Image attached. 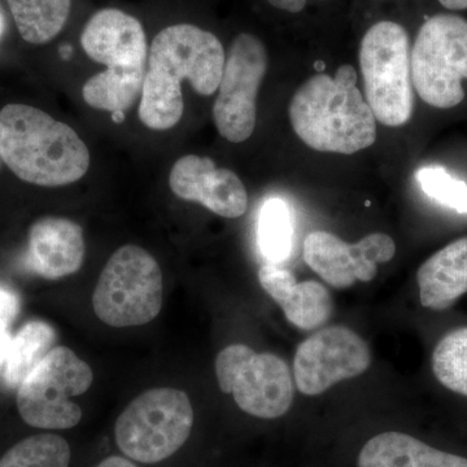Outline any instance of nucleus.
I'll use <instances>...</instances> for the list:
<instances>
[{
  "label": "nucleus",
  "mask_w": 467,
  "mask_h": 467,
  "mask_svg": "<svg viewBox=\"0 0 467 467\" xmlns=\"http://www.w3.org/2000/svg\"><path fill=\"white\" fill-rule=\"evenodd\" d=\"M226 55L214 34L190 24L165 27L150 43L140 119L152 130H168L181 121L184 104L181 79L202 97L214 94Z\"/></svg>",
  "instance_id": "nucleus-1"
},
{
  "label": "nucleus",
  "mask_w": 467,
  "mask_h": 467,
  "mask_svg": "<svg viewBox=\"0 0 467 467\" xmlns=\"http://www.w3.org/2000/svg\"><path fill=\"white\" fill-rule=\"evenodd\" d=\"M356 82L355 67L344 64L334 78L319 73L295 92L288 116L310 149L352 155L376 142L377 119Z\"/></svg>",
  "instance_id": "nucleus-2"
},
{
  "label": "nucleus",
  "mask_w": 467,
  "mask_h": 467,
  "mask_svg": "<svg viewBox=\"0 0 467 467\" xmlns=\"http://www.w3.org/2000/svg\"><path fill=\"white\" fill-rule=\"evenodd\" d=\"M0 158L20 180L43 187L75 183L90 167V152L70 126L18 103L0 110Z\"/></svg>",
  "instance_id": "nucleus-3"
},
{
  "label": "nucleus",
  "mask_w": 467,
  "mask_h": 467,
  "mask_svg": "<svg viewBox=\"0 0 467 467\" xmlns=\"http://www.w3.org/2000/svg\"><path fill=\"white\" fill-rule=\"evenodd\" d=\"M410 41L407 30L380 21L368 30L359 47L367 101L380 124L402 126L413 115Z\"/></svg>",
  "instance_id": "nucleus-4"
},
{
  "label": "nucleus",
  "mask_w": 467,
  "mask_h": 467,
  "mask_svg": "<svg viewBox=\"0 0 467 467\" xmlns=\"http://www.w3.org/2000/svg\"><path fill=\"white\" fill-rule=\"evenodd\" d=\"M162 291L158 261L144 248L128 244L104 266L92 306L98 318L112 327L146 325L161 310Z\"/></svg>",
  "instance_id": "nucleus-5"
},
{
  "label": "nucleus",
  "mask_w": 467,
  "mask_h": 467,
  "mask_svg": "<svg viewBox=\"0 0 467 467\" xmlns=\"http://www.w3.org/2000/svg\"><path fill=\"white\" fill-rule=\"evenodd\" d=\"M189 396L174 389H153L138 396L116 422L117 445L131 460L156 463L180 450L192 434Z\"/></svg>",
  "instance_id": "nucleus-6"
},
{
  "label": "nucleus",
  "mask_w": 467,
  "mask_h": 467,
  "mask_svg": "<svg viewBox=\"0 0 467 467\" xmlns=\"http://www.w3.org/2000/svg\"><path fill=\"white\" fill-rule=\"evenodd\" d=\"M411 78L420 99L448 109L465 98L467 78V21L454 15L429 18L411 50Z\"/></svg>",
  "instance_id": "nucleus-7"
},
{
  "label": "nucleus",
  "mask_w": 467,
  "mask_h": 467,
  "mask_svg": "<svg viewBox=\"0 0 467 467\" xmlns=\"http://www.w3.org/2000/svg\"><path fill=\"white\" fill-rule=\"evenodd\" d=\"M92 380L91 368L72 349L55 347L18 386L20 416L38 429H72L82 410L70 398L88 391Z\"/></svg>",
  "instance_id": "nucleus-8"
},
{
  "label": "nucleus",
  "mask_w": 467,
  "mask_h": 467,
  "mask_svg": "<svg viewBox=\"0 0 467 467\" xmlns=\"http://www.w3.org/2000/svg\"><path fill=\"white\" fill-rule=\"evenodd\" d=\"M216 376L221 391L232 393L236 405L254 417H282L294 401L290 368L273 353H256L244 344H233L218 353Z\"/></svg>",
  "instance_id": "nucleus-9"
},
{
  "label": "nucleus",
  "mask_w": 467,
  "mask_h": 467,
  "mask_svg": "<svg viewBox=\"0 0 467 467\" xmlns=\"http://www.w3.org/2000/svg\"><path fill=\"white\" fill-rule=\"evenodd\" d=\"M267 63L265 46L257 36L242 33L234 39L213 106L218 133L229 142L242 143L254 134L257 94Z\"/></svg>",
  "instance_id": "nucleus-10"
},
{
  "label": "nucleus",
  "mask_w": 467,
  "mask_h": 467,
  "mask_svg": "<svg viewBox=\"0 0 467 467\" xmlns=\"http://www.w3.org/2000/svg\"><path fill=\"white\" fill-rule=\"evenodd\" d=\"M370 364V349L364 339L344 326H331L297 347L295 383L304 395H321L337 382L361 376Z\"/></svg>",
  "instance_id": "nucleus-11"
},
{
  "label": "nucleus",
  "mask_w": 467,
  "mask_h": 467,
  "mask_svg": "<svg viewBox=\"0 0 467 467\" xmlns=\"http://www.w3.org/2000/svg\"><path fill=\"white\" fill-rule=\"evenodd\" d=\"M395 254V242L382 233L368 234L356 244H349L334 234L313 232L304 242V260L335 288L373 281L378 264L389 263Z\"/></svg>",
  "instance_id": "nucleus-12"
},
{
  "label": "nucleus",
  "mask_w": 467,
  "mask_h": 467,
  "mask_svg": "<svg viewBox=\"0 0 467 467\" xmlns=\"http://www.w3.org/2000/svg\"><path fill=\"white\" fill-rule=\"evenodd\" d=\"M81 46L91 60L109 67V75L144 81L149 47L138 18L119 9H101L86 24Z\"/></svg>",
  "instance_id": "nucleus-13"
},
{
  "label": "nucleus",
  "mask_w": 467,
  "mask_h": 467,
  "mask_svg": "<svg viewBox=\"0 0 467 467\" xmlns=\"http://www.w3.org/2000/svg\"><path fill=\"white\" fill-rule=\"evenodd\" d=\"M175 196L201 202L225 218H238L248 208V193L241 178L229 169L216 168L213 160L187 155L178 160L169 175Z\"/></svg>",
  "instance_id": "nucleus-14"
},
{
  "label": "nucleus",
  "mask_w": 467,
  "mask_h": 467,
  "mask_svg": "<svg viewBox=\"0 0 467 467\" xmlns=\"http://www.w3.org/2000/svg\"><path fill=\"white\" fill-rule=\"evenodd\" d=\"M85 259L82 227L67 218L46 217L29 232L27 265L47 279L63 278L81 269Z\"/></svg>",
  "instance_id": "nucleus-15"
},
{
  "label": "nucleus",
  "mask_w": 467,
  "mask_h": 467,
  "mask_svg": "<svg viewBox=\"0 0 467 467\" xmlns=\"http://www.w3.org/2000/svg\"><path fill=\"white\" fill-rule=\"evenodd\" d=\"M417 281L425 308H450L467 292V238L451 243L425 261Z\"/></svg>",
  "instance_id": "nucleus-16"
},
{
  "label": "nucleus",
  "mask_w": 467,
  "mask_h": 467,
  "mask_svg": "<svg viewBox=\"0 0 467 467\" xmlns=\"http://www.w3.org/2000/svg\"><path fill=\"white\" fill-rule=\"evenodd\" d=\"M358 467H467V459L435 450L410 435L384 432L364 445Z\"/></svg>",
  "instance_id": "nucleus-17"
},
{
  "label": "nucleus",
  "mask_w": 467,
  "mask_h": 467,
  "mask_svg": "<svg viewBox=\"0 0 467 467\" xmlns=\"http://www.w3.org/2000/svg\"><path fill=\"white\" fill-rule=\"evenodd\" d=\"M24 41L45 45L57 36L69 18L72 0H7Z\"/></svg>",
  "instance_id": "nucleus-18"
},
{
  "label": "nucleus",
  "mask_w": 467,
  "mask_h": 467,
  "mask_svg": "<svg viewBox=\"0 0 467 467\" xmlns=\"http://www.w3.org/2000/svg\"><path fill=\"white\" fill-rule=\"evenodd\" d=\"M57 333L52 326L43 321L24 325L16 337H12L5 358V380L11 389L20 386L34 368L52 349Z\"/></svg>",
  "instance_id": "nucleus-19"
},
{
  "label": "nucleus",
  "mask_w": 467,
  "mask_h": 467,
  "mask_svg": "<svg viewBox=\"0 0 467 467\" xmlns=\"http://www.w3.org/2000/svg\"><path fill=\"white\" fill-rule=\"evenodd\" d=\"M279 306L288 322L306 331L316 330L326 324L334 309L330 292L316 281L295 285Z\"/></svg>",
  "instance_id": "nucleus-20"
},
{
  "label": "nucleus",
  "mask_w": 467,
  "mask_h": 467,
  "mask_svg": "<svg viewBox=\"0 0 467 467\" xmlns=\"http://www.w3.org/2000/svg\"><path fill=\"white\" fill-rule=\"evenodd\" d=\"M70 448L57 435L30 436L0 459V467H67Z\"/></svg>",
  "instance_id": "nucleus-21"
},
{
  "label": "nucleus",
  "mask_w": 467,
  "mask_h": 467,
  "mask_svg": "<svg viewBox=\"0 0 467 467\" xmlns=\"http://www.w3.org/2000/svg\"><path fill=\"white\" fill-rule=\"evenodd\" d=\"M432 370L442 386L467 396V327L442 337L432 355Z\"/></svg>",
  "instance_id": "nucleus-22"
},
{
  "label": "nucleus",
  "mask_w": 467,
  "mask_h": 467,
  "mask_svg": "<svg viewBox=\"0 0 467 467\" xmlns=\"http://www.w3.org/2000/svg\"><path fill=\"white\" fill-rule=\"evenodd\" d=\"M290 209L281 199H270L261 209L259 244L267 260L279 263L287 259L292 244Z\"/></svg>",
  "instance_id": "nucleus-23"
},
{
  "label": "nucleus",
  "mask_w": 467,
  "mask_h": 467,
  "mask_svg": "<svg viewBox=\"0 0 467 467\" xmlns=\"http://www.w3.org/2000/svg\"><path fill=\"white\" fill-rule=\"evenodd\" d=\"M423 192L439 204L467 214V184L448 173L444 168L426 167L416 174Z\"/></svg>",
  "instance_id": "nucleus-24"
},
{
  "label": "nucleus",
  "mask_w": 467,
  "mask_h": 467,
  "mask_svg": "<svg viewBox=\"0 0 467 467\" xmlns=\"http://www.w3.org/2000/svg\"><path fill=\"white\" fill-rule=\"evenodd\" d=\"M259 281L261 287L278 304L284 300L288 291L297 284L296 279L288 270L281 269V267L272 265V264L260 267Z\"/></svg>",
  "instance_id": "nucleus-25"
},
{
  "label": "nucleus",
  "mask_w": 467,
  "mask_h": 467,
  "mask_svg": "<svg viewBox=\"0 0 467 467\" xmlns=\"http://www.w3.org/2000/svg\"><path fill=\"white\" fill-rule=\"evenodd\" d=\"M20 299L15 291L0 285V327L8 328L16 318Z\"/></svg>",
  "instance_id": "nucleus-26"
},
{
  "label": "nucleus",
  "mask_w": 467,
  "mask_h": 467,
  "mask_svg": "<svg viewBox=\"0 0 467 467\" xmlns=\"http://www.w3.org/2000/svg\"><path fill=\"white\" fill-rule=\"evenodd\" d=\"M273 7L297 14L306 5V0H267Z\"/></svg>",
  "instance_id": "nucleus-27"
},
{
  "label": "nucleus",
  "mask_w": 467,
  "mask_h": 467,
  "mask_svg": "<svg viewBox=\"0 0 467 467\" xmlns=\"http://www.w3.org/2000/svg\"><path fill=\"white\" fill-rule=\"evenodd\" d=\"M12 337L8 328L0 327V365L5 362L7 358L9 346H11Z\"/></svg>",
  "instance_id": "nucleus-28"
},
{
  "label": "nucleus",
  "mask_w": 467,
  "mask_h": 467,
  "mask_svg": "<svg viewBox=\"0 0 467 467\" xmlns=\"http://www.w3.org/2000/svg\"><path fill=\"white\" fill-rule=\"evenodd\" d=\"M95 467H137L130 461L122 459V457H109V459L101 461L99 465Z\"/></svg>",
  "instance_id": "nucleus-29"
},
{
  "label": "nucleus",
  "mask_w": 467,
  "mask_h": 467,
  "mask_svg": "<svg viewBox=\"0 0 467 467\" xmlns=\"http://www.w3.org/2000/svg\"><path fill=\"white\" fill-rule=\"evenodd\" d=\"M445 8L459 11V9H467V0H439Z\"/></svg>",
  "instance_id": "nucleus-30"
},
{
  "label": "nucleus",
  "mask_w": 467,
  "mask_h": 467,
  "mask_svg": "<svg viewBox=\"0 0 467 467\" xmlns=\"http://www.w3.org/2000/svg\"><path fill=\"white\" fill-rule=\"evenodd\" d=\"M125 117V112H122V110H116V112L112 113V119L116 124H121V122H124Z\"/></svg>",
  "instance_id": "nucleus-31"
},
{
  "label": "nucleus",
  "mask_w": 467,
  "mask_h": 467,
  "mask_svg": "<svg viewBox=\"0 0 467 467\" xmlns=\"http://www.w3.org/2000/svg\"><path fill=\"white\" fill-rule=\"evenodd\" d=\"M316 67H317L318 72H324L325 64L317 63V64H316Z\"/></svg>",
  "instance_id": "nucleus-32"
},
{
  "label": "nucleus",
  "mask_w": 467,
  "mask_h": 467,
  "mask_svg": "<svg viewBox=\"0 0 467 467\" xmlns=\"http://www.w3.org/2000/svg\"><path fill=\"white\" fill-rule=\"evenodd\" d=\"M3 30V16H2V11H0V33H2Z\"/></svg>",
  "instance_id": "nucleus-33"
},
{
  "label": "nucleus",
  "mask_w": 467,
  "mask_h": 467,
  "mask_svg": "<svg viewBox=\"0 0 467 467\" xmlns=\"http://www.w3.org/2000/svg\"><path fill=\"white\" fill-rule=\"evenodd\" d=\"M0 160H2V158H0Z\"/></svg>",
  "instance_id": "nucleus-34"
}]
</instances>
